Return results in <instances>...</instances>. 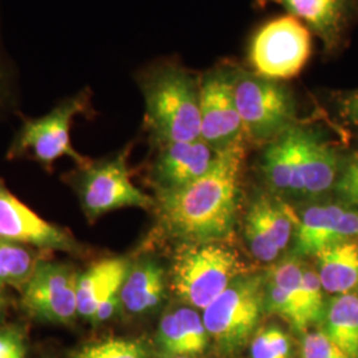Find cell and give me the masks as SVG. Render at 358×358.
<instances>
[{
    "instance_id": "cell-27",
    "label": "cell",
    "mask_w": 358,
    "mask_h": 358,
    "mask_svg": "<svg viewBox=\"0 0 358 358\" xmlns=\"http://www.w3.org/2000/svg\"><path fill=\"white\" fill-rule=\"evenodd\" d=\"M301 358H350L332 340L320 332L307 333L301 344Z\"/></svg>"
},
{
    "instance_id": "cell-9",
    "label": "cell",
    "mask_w": 358,
    "mask_h": 358,
    "mask_svg": "<svg viewBox=\"0 0 358 358\" xmlns=\"http://www.w3.org/2000/svg\"><path fill=\"white\" fill-rule=\"evenodd\" d=\"M201 140L215 153L245 140L229 60L201 75Z\"/></svg>"
},
{
    "instance_id": "cell-12",
    "label": "cell",
    "mask_w": 358,
    "mask_h": 358,
    "mask_svg": "<svg viewBox=\"0 0 358 358\" xmlns=\"http://www.w3.org/2000/svg\"><path fill=\"white\" fill-rule=\"evenodd\" d=\"M0 238L41 250L76 254L80 244L68 232L38 217L0 180Z\"/></svg>"
},
{
    "instance_id": "cell-16",
    "label": "cell",
    "mask_w": 358,
    "mask_h": 358,
    "mask_svg": "<svg viewBox=\"0 0 358 358\" xmlns=\"http://www.w3.org/2000/svg\"><path fill=\"white\" fill-rule=\"evenodd\" d=\"M217 153L203 140L161 145L154 174L161 189L173 190L201 178L210 170Z\"/></svg>"
},
{
    "instance_id": "cell-30",
    "label": "cell",
    "mask_w": 358,
    "mask_h": 358,
    "mask_svg": "<svg viewBox=\"0 0 358 358\" xmlns=\"http://www.w3.org/2000/svg\"><path fill=\"white\" fill-rule=\"evenodd\" d=\"M15 71L0 40V105L8 101L15 88Z\"/></svg>"
},
{
    "instance_id": "cell-13",
    "label": "cell",
    "mask_w": 358,
    "mask_h": 358,
    "mask_svg": "<svg viewBox=\"0 0 358 358\" xmlns=\"http://www.w3.org/2000/svg\"><path fill=\"white\" fill-rule=\"evenodd\" d=\"M299 217L285 203L262 196L245 217V241L257 260L273 262L287 248L294 235Z\"/></svg>"
},
{
    "instance_id": "cell-29",
    "label": "cell",
    "mask_w": 358,
    "mask_h": 358,
    "mask_svg": "<svg viewBox=\"0 0 358 358\" xmlns=\"http://www.w3.org/2000/svg\"><path fill=\"white\" fill-rule=\"evenodd\" d=\"M331 97L338 117L348 127L358 131V88L332 92Z\"/></svg>"
},
{
    "instance_id": "cell-34",
    "label": "cell",
    "mask_w": 358,
    "mask_h": 358,
    "mask_svg": "<svg viewBox=\"0 0 358 358\" xmlns=\"http://www.w3.org/2000/svg\"><path fill=\"white\" fill-rule=\"evenodd\" d=\"M170 358H190V357H182V356H180V357H170Z\"/></svg>"
},
{
    "instance_id": "cell-6",
    "label": "cell",
    "mask_w": 358,
    "mask_h": 358,
    "mask_svg": "<svg viewBox=\"0 0 358 358\" xmlns=\"http://www.w3.org/2000/svg\"><path fill=\"white\" fill-rule=\"evenodd\" d=\"M90 108V90H83L57 103L47 115L28 118L15 136L8 155H29L45 167H51L63 157L73 159L81 167L88 165V159L76 152L71 142V129L77 115H85Z\"/></svg>"
},
{
    "instance_id": "cell-33",
    "label": "cell",
    "mask_w": 358,
    "mask_h": 358,
    "mask_svg": "<svg viewBox=\"0 0 358 358\" xmlns=\"http://www.w3.org/2000/svg\"><path fill=\"white\" fill-rule=\"evenodd\" d=\"M6 297L3 296V294H0V313L4 310V308H6Z\"/></svg>"
},
{
    "instance_id": "cell-5",
    "label": "cell",
    "mask_w": 358,
    "mask_h": 358,
    "mask_svg": "<svg viewBox=\"0 0 358 358\" xmlns=\"http://www.w3.org/2000/svg\"><path fill=\"white\" fill-rule=\"evenodd\" d=\"M242 273L243 264L230 248L219 242L192 244L176 257L173 287L183 303L205 310Z\"/></svg>"
},
{
    "instance_id": "cell-22",
    "label": "cell",
    "mask_w": 358,
    "mask_h": 358,
    "mask_svg": "<svg viewBox=\"0 0 358 358\" xmlns=\"http://www.w3.org/2000/svg\"><path fill=\"white\" fill-rule=\"evenodd\" d=\"M322 332L350 358H358V294H337L327 303Z\"/></svg>"
},
{
    "instance_id": "cell-20",
    "label": "cell",
    "mask_w": 358,
    "mask_h": 358,
    "mask_svg": "<svg viewBox=\"0 0 358 358\" xmlns=\"http://www.w3.org/2000/svg\"><path fill=\"white\" fill-rule=\"evenodd\" d=\"M164 294V268L154 260H143L129 268L120 289L121 307L131 315L149 313L162 303Z\"/></svg>"
},
{
    "instance_id": "cell-32",
    "label": "cell",
    "mask_w": 358,
    "mask_h": 358,
    "mask_svg": "<svg viewBox=\"0 0 358 358\" xmlns=\"http://www.w3.org/2000/svg\"><path fill=\"white\" fill-rule=\"evenodd\" d=\"M345 201L348 203H350V205L355 206V207H358V192H355V194L346 196Z\"/></svg>"
},
{
    "instance_id": "cell-10",
    "label": "cell",
    "mask_w": 358,
    "mask_h": 358,
    "mask_svg": "<svg viewBox=\"0 0 358 358\" xmlns=\"http://www.w3.org/2000/svg\"><path fill=\"white\" fill-rule=\"evenodd\" d=\"M77 279L76 272L64 263L38 262L22 289L23 306L40 320L69 324L78 316Z\"/></svg>"
},
{
    "instance_id": "cell-2",
    "label": "cell",
    "mask_w": 358,
    "mask_h": 358,
    "mask_svg": "<svg viewBox=\"0 0 358 358\" xmlns=\"http://www.w3.org/2000/svg\"><path fill=\"white\" fill-rule=\"evenodd\" d=\"M137 84L146 127L159 145L201 138V75L171 59L143 66Z\"/></svg>"
},
{
    "instance_id": "cell-26",
    "label": "cell",
    "mask_w": 358,
    "mask_h": 358,
    "mask_svg": "<svg viewBox=\"0 0 358 358\" xmlns=\"http://www.w3.org/2000/svg\"><path fill=\"white\" fill-rule=\"evenodd\" d=\"M250 350L252 358H289L291 341L278 327H268L252 338Z\"/></svg>"
},
{
    "instance_id": "cell-24",
    "label": "cell",
    "mask_w": 358,
    "mask_h": 358,
    "mask_svg": "<svg viewBox=\"0 0 358 358\" xmlns=\"http://www.w3.org/2000/svg\"><path fill=\"white\" fill-rule=\"evenodd\" d=\"M327 303L324 300V288L321 285L317 272L304 269L303 285L299 299L300 332H307L308 328L321 322L325 315Z\"/></svg>"
},
{
    "instance_id": "cell-28",
    "label": "cell",
    "mask_w": 358,
    "mask_h": 358,
    "mask_svg": "<svg viewBox=\"0 0 358 358\" xmlns=\"http://www.w3.org/2000/svg\"><path fill=\"white\" fill-rule=\"evenodd\" d=\"M27 338L16 325L0 327V358H26Z\"/></svg>"
},
{
    "instance_id": "cell-23",
    "label": "cell",
    "mask_w": 358,
    "mask_h": 358,
    "mask_svg": "<svg viewBox=\"0 0 358 358\" xmlns=\"http://www.w3.org/2000/svg\"><path fill=\"white\" fill-rule=\"evenodd\" d=\"M40 260L28 245L0 238V287L23 289Z\"/></svg>"
},
{
    "instance_id": "cell-7",
    "label": "cell",
    "mask_w": 358,
    "mask_h": 358,
    "mask_svg": "<svg viewBox=\"0 0 358 358\" xmlns=\"http://www.w3.org/2000/svg\"><path fill=\"white\" fill-rule=\"evenodd\" d=\"M312 55V32L292 15L271 19L260 27L248 45L250 69L269 80L299 76Z\"/></svg>"
},
{
    "instance_id": "cell-8",
    "label": "cell",
    "mask_w": 358,
    "mask_h": 358,
    "mask_svg": "<svg viewBox=\"0 0 358 358\" xmlns=\"http://www.w3.org/2000/svg\"><path fill=\"white\" fill-rule=\"evenodd\" d=\"M128 152L83 166L78 190L85 214L92 219L118 208H150L154 201L130 178Z\"/></svg>"
},
{
    "instance_id": "cell-1",
    "label": "cell",
    "mask_w": 358,
    "mask_h": 358,
    "mask_svg": "<svg viewBox=\"0 0 358 358\" xmlns=\"http://www.w3.org/2000/svg\"><path fill=\"white\" fill-rule=\"evenodd\" d=\"M244 159L245 145L238 142L217 152L201 178L179 189H161V217L167 230L192 244L227 239L238 215Z\"/></svg>"
},
{
    "instance_id": "cell-14",
    "label": "cell",
    "mask_w": 358,
    "mask_h": 358,
    "mask_svg": "<svg viewBox=\"0 0 358 358\" xmlns=\"http://www.w3.org/2000/svg\"><path fill=\"white\" fill-rule=\"evenodd\" d=\"M358 235V213L340 206H313L299 217L294 230L297 255H316L321 250Z\"/></svg>"
},
{
    "instance_id": "cell-4",
    "label": "cell",
    "mask_w": 358,
    "mask_h": 358,
    "mask_svg": "<svg viewBox=\"0 0 358 358\" xmlns=\"http://www.w3.org/2000/svg\"><path fill=\"white\" fill-rule=\"evenodd\" d=\"M264 299L266 278L242 273L206 308V329L222 353H236L251 338L266 309Z\"/></svg>"
},
{
    "instance_id": "cell-25",
    "label": "cell",
    "mask_w": 358,
    "mask_h": 358,
    "mask_svg": "<svg viewBox=\"0 0 358 358\" xmlns=\"http://www.w3.org/2000/svg\"><path fill=\"white\" fill-rule=\"evenodd\" d=\"M146 348L138 340L105 338L83 345L73 352V358H146Z\"/></svg>"
},
{
    "instance_id": "cell-31",
    "label": "cell",
    "mask_w": 358,
    "mask_h": 358,
    "mask_svg": "<svg viewBox=\"0 0 358 358\" xmlns=\"http://www.w3.org/2000/svg\"><path fill=\"white\" fill-rule=\"evenodd\" d=\"M336 190L344 199L358 192V155L346 164L341 177L336 182Z\"/></svg>"
},
{
    "instance_id": "cell-17",
    "label": "cell",
    "mask_w": 358,
    "mask_h": 358,
    "mask_svg": "<svg viewBox=\"0 0 358 358\" xmlns=\"http://www.w3.org/2000/svg\"><path fill=\"white\" fill-rule=\"evenodd\" d=\"M210 341L203 319L192 308L166 313L158 325L157 344L170 357H192L205 353Z\"/></svg>"
},
{
    "instance_id": "cell-15",
    "label": "cell",
    "mask_w": 358,
    "mask_h": 358,
    "mask_svg": "<svg viewBox=\"0 0 358 358\" xmlns=\"http://www.w3.org/2000/svg\"><path fill=\"white\" fill-rule=\"evenodd\" d=\"M307 130L308 127L294 124L267 143L260 169L271 190L301 195L300 170Z\"/></svg>"
},
{
    "instance_id": "cell-3",
    "label": "cell",
    "mask_w": 358,
    "mask_h": 358,
    "mask_svg": "<svg viewBox=\"0 0 358 358\" xmlns=\"http://www.w3.org/2000/svg\"><path fill=\"white\" fill-rule=\"evenodd\" d=\"M230 66L235 103L247 138L268 143L296 124L294 93L282 81L259 76L235 62Z\"/></svg>"
},
{
    "instance_id": "cell-18",
    "label": "cell",
    "mask_w": 358,
    "mask_h": 358,
    "mask_svg": "<svg viewBox=\"0 0 358 358\" xmlns=\"http://www.w3.org/2000/svg\"><path fill=\"white\" fill-rule=\"evenodd\" d=\"M130 264L127 259L112 257L94 263L77 279L78 316L92 321L96 309L113 294H120L128 275Z\"/></svg>"
},
{
    "instance_id": "cell-21",
    "label": "cell",
    "mask_w": 358,
    "mask_h": 358,
    "mask_svg": "<svg viewBox=\"0 0 358 358\" xmlns=\"http://www.w3.org/2000/svg\"><path fill=\"white\" fill-rule=\"evenodd\" d=\"M315 256L325 292L336 296L358 294V243L348 241L334 244Z\"/></svg>"
},
{
    "instance_id": "cell-19",
    "label": "cell",
    "mask_w": 358,
    "mask_h": 358,
    "mask_svg": "<svg viewBox=\"0 0 358 358\" xmlns=\"http://www.w3.org/2000/svg\"><path fill=\"white\" fill-rule=\"evenodd\" d=\"M340 158L336 149L315 129L308 128L301 162V195L317 196L337 182Z\"/></svg>"
},
{
    "instance_id": "cell-11",
    "label": "cell",
    "mask_w": 358,
    "mask_h": 358,
    "mask_svg": "<svg viewBox=\"0 0 358 358\" xmlns=\"http://www.w3.org/2000/svg\"><path fill=\"white\" fill-rule=\"evenodd\" d=\"M259 8L278 4L320 38L324 55L337 56L345 50L358 24V0H255Z\"/></svg>"
}]
</instances>
